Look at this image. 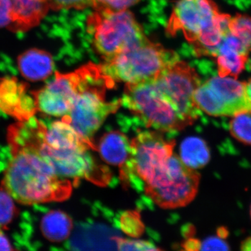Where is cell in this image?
I'll use <instances>...</instances> for the list:
<instances>
[{"label": "cell", "instance_id": "5", "mask_svg": "<svg viewBox=\"0 0 251 251\" xmlns=\"http://www.w3.org/2000/svg\"><path fill=\"white\" fill-rule=\"evenodd\" d=\"M88 25L96 50L105 62L146 39L133 15L126 10L95 11Z\"/></svg>", "mask_w": 251, "mask_h": 251}, {"label": "cell", "instance_id": "9", "mask_svg": "<svg viewBox=\"0 0 251 251\" xmlns=\"http://www.w3.org/2000/svg\"><path fill=\"white\" fill-rule=\"evenodd\" d=\"M194 100L201 111L213 117H233L251 111L245 82L231 77H212L201 84Z\"/></svg>", "mask_w": 251, "mask_h": 251}, {"label": "cell", "instance_id": "31", "mask_svg": "<svg viewBox=\"0 0 251 251\" xmlns=\"http://www.w3.org/2000/svg\"><path fill=\"white\" fill-rule=\"evenodd\" d=\"M248 67H249V69H250V70L251 71V59L250 60V62L248 63Z\"/></svg>", "mask_w": 251, "mask_h": 251}, {"label": "cell", "instance_id": "16", "mask_svg": "<svg viewBox=\"0 0 251 251\" xmlns=\"http://www.w3.org/2000/svg\"><path fill=\"white\" fill-rule=\"evenodd\" d=\"M95 147L104 161L120 168L128 161L131 150L128 138L117 130L104 134Z\"/></svg>", "mask_w": 251, "mask_h": 251}, {"label": "cell", "instance_id": "3", "mask_svg": "<svg viewBox=\"0 0 251 251\" xmlns=\"http://www.w3.org/2000/svg\"><path fill=\"white\" fill-rule=\"evenodd\" d=\"M173 51L144 39L140 44L105 61L102 71L114 81L138 84L155 80L177 62Z\"/></svg>", "mask_w": 251, "mask_h": 251}, {"label": "cell", "instance_id": "30", "mask_svg": "<svg viewBox=\"0 0 251 251\" xmlns=\"http://www.w3.org/2000/svg\"><path fill=\"white\" fill-rule=\"evenodd\" d=\"M245 85L247 96L248 97H249V100H250L251 103V79L248 81L247 82H245Z\"/></svg>", "mask_w": 251, "mask_h": 251}, {"label": "cell", "instance_id": "20", "mask_svg": "<svg viewBox=\"0 0 251 251\" xmlns=\"http://www.w3.org/2000/svg\"><path fill=\"white\" fill-rule=\"evenodd\" d=\"M16 201L2 186L0 187V230H6L17 218Z\"/></svg>", "mask_w": 251, "mask_h": 251}, {"label": "cell", "instance_id": "26", "mask_svg": "<svg viewBox=\"0 0 251 251\" xmlns=\"http://www.w3.org/2000/svg\"><path fill=\"white\" fill-rule=\"evenodd\" d=\"M198 251H230L227 243L220 236L209 237L200 244Z\"/></svg>", "mask_w": 251, "mask_h": 251}, {"label": "cell", "instance_id": "10", "mask_svg": "<svg viewBox=\"0 0 251 251\" xmlns=\"http://www.w3.org/2000/svg\"><path fill=\"white\" fill-rule=\"evenodd\" d=\"M155 82L188 126L198 120L201 110L195 103L194 94L201 80L195 69L177 61L162 73Z\"/></svg>", "mask_w": 251, "mask_h": 251}, {"label": "cell", "instance_id": "27", "mask_svg": "<svg viewBox=\"0 0 251 251\" xmlns=\"http://www.w3.org/2000/svg\"><path fill=\"white\" fill-rule=\"evenodd\" d=\"M11 6V0H0V28L9 27Z\"/></svg>", "mask_w": 251, "mask_h": 251}, {"label": "cell", "instance_id": "24", "mask_svg": "<svg viewBox=\"0 0 251 251\" xmlns=\"http://www.w3.org/2000/svg\"><path fill=\"white\" fill-rule=\"evenodd\" d=\"M140 0H92V6L95 11H125Z\"/></svg>", "mask_w": 251, "mask_h": 251}, {"label": "cell", "instance_id": "18", "mask_svg": "<svg viewBox=\"0 0 251 251\" xmlns=\"http://www.w3.org/2000/svg\"><path fill=\"white\" fill-rule=\"evenodd\" d=\"M180 158L188 168H204L210 161L211 154L206 142L198 137L185 139L180 146Z\"/></svg>", "mask_w": 251, "mask_h": 251}, {"label": "cell", "instance_id": "25", "mask_svg": "<svg viewBox=\"0 0 251 251\" xmlns=\"http://www.w3.org/2000/svg\"><path fill=\"white\" fill-rule=\"evenodd\" d=\"M50 8L54 11L60 9H83L92 6V0H48Z\"/></svg>", "mask_w": 251, "mask_h": 251}, {"label": "cell", "instance_id": "12", "mask_svg": "<svg viewBox=\"0 0 251 251\" xmlns=\"http://www.w3.org/2000/svg\"><path fill=\"white\" fill-rule=\"evenodd\" d=\"M0 112L17 122L35 117L37 107L27 84L16 77H0Z\"/></svg>", "mask_w": 251, "mask_h": 251}, {"label": "cell", "instance_id": "15", "mask_svg": "<svg viewBox=\"0 0 251 251\" xmlns=\"http://www.w3.org/2000/svg\"><path fill=\"white\" fill-rule=\"evenodd\" d=\"M17 64L21 75L31 82L45 80L54 70L52 56L40 49H29L23 52L18 57Z\"/></svg>", "mask_w": 251, "mask_h": 251}, {"label": "cell", "instance_id": "17", "mask_svg": "<svg viewBox=\"0 0 251 251\" xmlns=\"http://www.w3.org/2000/svg\"><path fill=\"white\" fill-rule=\"evenodd\" d=\"M73 228L72 218L62 211H50L41 220V233L49 242H64L70 237Z\"/></svg>", "mask_w": 251, "mask_h": 251}, {"label": "cell", "instance_id": "4", "mask_svg": "<svg viewBox=\"0 0 251 251\" xmlns=\"http://www.w3.org/2000/svg\"><path fill=\"white\" fill-rule=\"evenodd\" d=\"M122 105L138 117L148 128L158 131L184 129L188 124L162 93L155 80L126 84Z\"/></svg>", "mask_w": 251, "mask_h": 251}, {"label": "cell", "instance_id": "29", "mask_svg": "<svg viewBox=\"0 0 251 251\" xmlns=\"http://www.w3.org/2000/svg\"><path fill=\"white\" fill-rule=\"evenodd\" d=\"M241 251H251V237H248L242 243Z\"/></svg>", "mask_w": 251, "mask_h": 251}, {"label": "cell", "instance_id": "11", "mask_svg": "<svg viewBox=\"0 0 251 251\" xmlns=\"http://www.w3.org/2000/svg\"><path fill=\"white\" fill-rule=\"evenodd\" d=\"M80 82L78 70L69 74L55 72L44 87L32 91L38 112L46 117L67 116L78 92Z\"/></svg>", "mask_w": 251, "mask_h": 251}, {"label": "cell", "instance_id": "22", "mask_svg": "<svg viewBox=\"0 0 251 251\" xmlns=\"http://www.w3.org/2000/svg\"><path fill=\"white\" fill-rule=\"evenodd\" d=\"M117 223L123 232L130 237H140L145 232V226L138 211H125L120 215Z\"/></svg>", "mask_w": 251, "mask_h": 251}, {"label": "cell", "instance_id": "14", "mask_svg": "<svg viewBox=\"0 0 251 251\" xmlns=\"http://www.w3.org/2000/svg\"><path fill=\"white\" fill-rule=\"evenodd\" d=\"M11 24L14 31H26L36 27L50 8L48 0H11Z\"/></svg>", "mask_w": 251, "mask_h": 251}, {"label": "cell", "instance_id": "7", "mask_svg": "<svg viewBox=\"0 0 251 251\" xmlns=\"http://www.w3.org/2000/svg\"><path fill=\"white\" fill-rule=\"evenodd\" d=\"M230 18L228 14H221L211 0H179L168 21L167 31L172 36L182 31L193 46L211 32L228 26Z\"/></svg>", "mask_w": 251, "mask_h": 251}, {"label": "cell", "instance_id": "19", "mask_svg": "<svg viewBox=\"0 0 251 251\" xmlns=\"http://www.w3.org/2000/svg\"><path fill=\"white\" fill-rule=\"evenodd\" d=\"M229 31L242 43L248 52L251 51V16L237 14L231 18L228 24Z\"/></svg>", "mask_w": 251, "mask_h": 251}, {"label": "cell", "instance_id": "8", "mask_svg": "<svg viewBox=\"0 0 251 251\" xmlns=\"http://www.w3.org/2000/svg\"><path fill=\"white\" fill-rule=\"evenodd\" d=\"M200 175L173 153L167 171L144 187L145 194L163 209H175L189 204L196 196Z\"/></svg>", "mask_w": 251, "mask_h": 251}, {"label": "cell", "instance_id": "2", "mask_svg": "<svg viewBox=\"0 0 251 251\" xmlns=\"http://www.w3.org/2000/svg\"><path fill=\"white\" fill-rule=\"evenodd\" d=\"M80 75V87L67 119L72 126L96 151L94 135L107 117L117 112L121 100L107 101V90L115 81L105 75L101 67L90 63L77 69Z\"/></svg>", "mask_w": 251, "mask_h": 251}, {"label": "cell", "instance_id": "32", "mask_svg": "<svg viewBox=\"0 0 251 251\" xmlns=\"http://www.w3.org/2000/svg\"><path fill=\"white\" fill-rule=\"evenodd\" d=\"M250 215H251V210H250Z\"/></svg>", "mask_w": 251, "mask_h": 251}, {"label": "cell", "instance_id": "21", "mask_svg": "<svg viewBox=\"0 0 251 251\" xmlns=\"http://www.w3.org/2000/svg\"><path fill=\"white\" fill-rule=\"evenodd\" d=\"M229 133L238 141L251 145V111L233 117L229 122Z\"/></svg>", "mask_w": 251, "mask_h": 251}, {"label": "cell", "instance_id": "1", "mask_svg": "<svg viewBox=\"0 0 251 251\" xmlns=\"http://www.w3.org/2000/svg\"><path fill=\"white\" fill-rule=\"evenodd\" d=\"M31 126L17 122L7 131L11 159L1 186L24 205L64 201L72 195V181L61 177L36 147Z\"/></svg>", "mask_w": 251, "mask_h": 251}, {"label": "cell", "instance_id": "13", "mask_svg": "<svg viewBox=\"0 0 251 251\" xmlns=\"http://www.w3.org/2000/svg\"><path fill=\"white\" fill-rule=\"evenodd\" d=\"M248 54L239 39L229 33L214 56L217 63L219 76L237 79L245 69Z\"/></svg>", "mask_w": 251, "mask_h": 251}, {"label": "cell", "instance_id": "6", "mask_svg": "<svg viewBox=\"0 0 251 251\" xmlns=\"http://www.w3.org/2000/svg\"><path fill=\"white\" fill-rule=\"evenodd\" d=\"M175 143L156 131H143L130 141V155L120 168L121 178L126 184L139 180L143 186L162 174L173 156Z\"/></svg>", "mask_w": 251, "mask_h": 251}, {"label": "cell", "instance_id": "28", "mask_svg": "<svg viewBox=\"0 0 251 251\" xmlns=\"http://www.w3.org/2000/svg\"><path fill=\"white\" fill-rule=\"evenodd\" d=\"M0 251H19L11 245L9 238L2 230H0Z\"/></svg>", "mask_w": 251, "mask_h": 251}, {"label": "cell", "instance_id": "23", "mask_svg": "<svg viewBox=\"0 0 251 251\" xmlns=\"http://www.w3.org/2000/svg\"><path fill=\"white\" fill-rule=\"evenodd\" d=\"M117 251H163L151 242L136 239H123L114 236Z\"/></svg>", "mask_w": 251, "mask_h": 251}]
</instances>
